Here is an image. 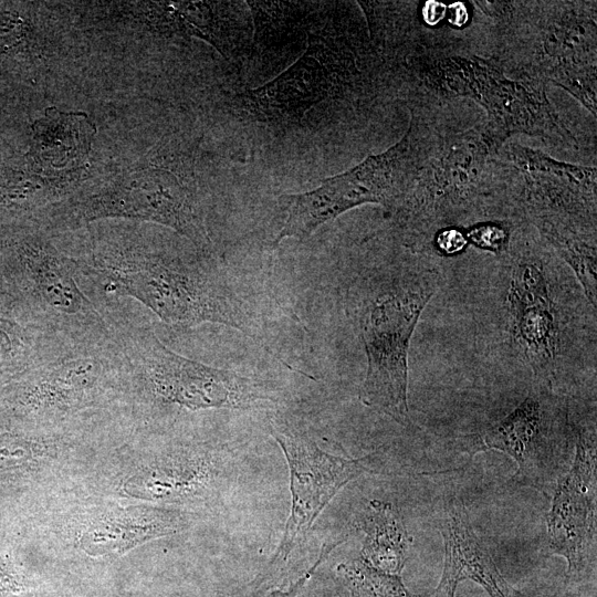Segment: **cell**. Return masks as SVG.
I'll list each match as a JSON object with an SVG mask.
<instances>
[{"label":"cell","mask_w":597,"mask_h":597,"mask_svg":"<svg viewBox=\"0 0 597 597\" xmlns=\"http://www.w3.org/2000/svg\"><path fill=\"white\" fill-rule=\"evenodd\" d=\"M73 256L85 292L103 308L132 297L171 326L221 324L250 334L252 317L214 254L151 244L136 232L92 237Z\"/></svg>","instance_id":"obj_1"},{"label":"cell","mask_w":597,"mask_h":597,"mask_svg":"<svg viewBox=\"0 0 597 597\" xmlns=\"http://www.w3.org/2000/svg\"><path fill=\"white\" fill-rule=\"evenodd\" d=\"M442 283L441 273L421 263L366 270L349 284L346 313L367 358L360 401L401 426L409 423L408 350L426 305Z\"/></svg>","instance_id":"obj_2"},{"label":"cell","mask_w":597,"mask_h":597,"mask_svg":"<svg viewBox=\"0 0 597 597\" xmlns=\"http://www.w3.org/2000/svg\"><path fill=\"white\" fill-rule=\"evenodd\" d=\"M116 339L126 364L127 391L156 407L249 409L272 399L252 378L171 350L149 326L117 320Z\"/></svg>","instance_id":"obj_3"},{"label":"cell","mask_w":597,"mask_h":597,"mask_svg":"<svg viewBox=\"0 0 597 597\" xmlns=\"http://www.w3.org/2000/svg\"><path fill=\"white\" fill-rule=\"evenodd\" d=\"M502 254L504 331L511 349L533 380L554 386L565 359L568 317L549 272L553 258L534 238L510 237Z\"/></svg>","instance_id":"obj_4"},{"label":"cell","mask_w":597,"mask_h":597,"mask_svg":"<svg viewBox=\"0 0 597 597\" xmlns=\"http://www.w3.org/2000/svg\"><path fill=\"white\" fill-rule=\"evenodd\" d=\"M425 128L412 123L406 135L379 155L325 179L314 190L286 196V218L276 241L303 240L320 226L364 203L396 211L432 154Z\"/></svg>","instance_id":"obj_5"},{"label":"cell","mask_w":597,"mask_h":597,"mask_svg":"<svg viewBox=\"0 0 597 597\" xmlns=\"http://www.w3.org/2000/svg\"><path fill=\"white\" fill-rule=\"evenodd\" d=\"M427 74L441 95L468 97L483 107L488 121L482 130L494 154L514 134L576 145L536 78H510L494 64L475 56L439 60Z\"/></svg>","instance_id":"obj_6"},{"label":"cell","mask_w":597,"mask_h":597,"mask_svg":"<svg viewBox=\"0 0 597 597\" xmlns=\"http://www.w3.org/2000/svg\"><path fill=\"white\" fill-rule=\"evenodd\" d=\"M105 218L158 223L185 237L197 250L214 254L199 200L169 170L145 168L123 174L63 201L48 213V230Z\"/></svg>","instance_id":"obj_7"},{"label":"cell","mask_w":597,"mask_h":597,"mask_svg":"<svg viewBox=\"0 0 597 597\" xmlns=\"http://www.w3.org/2000/svg\"><path fill=\"white\" fill-rule=\"evenodd\" d=\"M18 406L56 422L109 404L127 391V370L116 335L102 343L56 342L23 374Z\"/></svg>","instance_id":"obj_8"},{"label":"cell","mask_w":597,"mask_h":597,"mask_svg":"<svg viewBox=\"0 0 597 597\" xmlns=\"http://www.w3.org/2000/svg\"><path fill=\"white\" fill-rule=\"evenodd\" d=\"M15 275L27 302L28 322L67 343H102L116 335V318L83 289L73 256L42 233L15 249Z\"/></svg>","instance_id":"obj_9"},{"label":"cell","mask_w":597,"mask_h":597,"mask_svg":"<svg viewBox=\"0 0 597 597\" xmlns=\"http://www.w3.org/2000/svg\"><path fill=\"white\" fill-rule=\"evenodd\" d=\"M569 406L554 386L533 380L526 397L481 432L461 436L459 449L470 457L499 450L517 464L513 479L522 485L553 491L564 474L570 441Z\"/></svg>","instance_id":"obj_10"},{"label":"cell","mask_w":597,"mask_h":597,"mask_svg":"<svg viewBox=\"0 0 597 597\" xmlns=\"http://www.w3.org/2000/svg\"><path fill=\"white\" fill-rule=\"evenodd\" d=\"M492 154L482 128L434 148L396 210L411 241L427 239L478 210L485 190L483 172Z\"/></svg>","instance_id":"obj_11"},{"label":"cell","mask_w":597,"mask_h":597,"mask_svg":"<svg viewBox=\"0 0 597 597\" xmlns=\"http://www.w3.org/2000/svg\"><path fill=\"white\" fill-rule=\"evenodd\" d=\"M272 434L289 464L292 501L282 541L260 578V586L280 576L325 506L348 482L373 472L374 459L373 454L357 459L337 457L321 450L305 436L279 428H273Z\"/></svg>","instance_id":"obj_12"},{"label":"cell","mask_w":597,"mask_h":597,"mask_svg":"<svg viewBox=\"0 0 597 597\" xmlns=\"http://www.w3.org/2000/svg\"><path fill=\"white\" fill-rule=\"evenodd\" d=\"M505 157L520 174L517 199L531 223L546 221L596 232V168L555 160L510 144Z\"/></svg>","instance_id":"obj_13"},{"label":"cell","mask_w":597,"mask_h":597,"mask_svg":"<svg viewBox=\"0 0 597 597\" xmlns=\"http://www.w3.org/2000/svg\"><path fill=\"white\" fill-rule=\"evenodd\" d=\"M546 516L548 547L567 561V574H579L596 538V430L579 427L575 457L555 488Z\"/></svg>","instance_id":"obj_14"},{"label":"cell","mask_w":597,"mask_h":597,"mask_svg":"<svg viewBox=\"0 0 597 597\" xmlns=\"http://www.w3.org/2000/svg\"><path fill=\"white\" fill-rule=\"evenodd\" d=\"M543 76L573 94L596 116V31L591 14L563 10L543 29L536 57Z\"/></svg>","instance_id":"obj_15"},{"label":"cell","mask_w":597,"mask_h":597,"mask_svg":"<svg viewBox=\"0 0 597 597\" xmlns=\"http://www.w3.org/2000/svg\"><path fill=\"white\" fill-rule=\"evenodd\" d=\"M334 63L323 45L314 44L272 82L244 95L245 105L271 121H296L336 84Z\"/></svg>","instance_id":"obj_16"},{"label":"cell","mask_w":597,"mask_h":597,"mask_svg":"<svg viewBox=\"0 0 597 597\" xmlns=\"http://www.w3.org/2000/svg\"><path fill=\"white\" fill-rule=\"evenodd\" d=\"M185 519L161 509H118L95 519L83 533L80 545L93 556L121 555L149 540L176 533Z\"/></svg>","instance_id":"obj_17"},{"label":"cell","mask_w":597,"mask_h":597,"mask_svg":"<svg viewBox=\"0 0 597 597\" xmlns=\"http://www.w3.org/2000/svg\"><path fill=\"white\" fill-rule=\"evenodd\" d=\"M441 533L444 541L442 574L458 583L464 579L473 580L482 586L490 597H515L488 548L475 535L467 510L458 500H452L447 505Z\"/></svg>","instance_id":"obj_18"},{"label":"cell","mask_w":597,"mask_h":597,"mask_svg":"<svg viewBox=\"0 0 597 597\" xmlns=\"http://www.w3.org/2000/svg\"><path fill=\"white\" fill-rule=\"evenodd\" d=\"M30 155L48 172L71 171L88 157L96 128L83 112L45 109L32 126Z\"/></svg>","instance_id":"obj_19"},{"label":"cell","mask_w":597,"mask_h":597,"mask_svg":"<svg viewBox=\"0 0 597 597\" xmlns=\"http://www.w3.org/2000/svg\"><path fill=\"white\" fill-rule=\"evenodd\" d=\"M359 528L364 533L360 558L377 569L400 575L412 537L398 509L391 503L371 500L362 514Z\"/></svg>","instance_id":"obj_20"},{"label":"cell","mask_w":597,"mask_h":597,"mask_svg":"<svg viewBox=\"0 0 597 597\" xmlns=\"http://www.w3.org/2000/svg\"><path fill=\"white\" fill-rule=\"evenodd\" d=\"M551 249L574 271L589 304H597L596 232L564 224L536 222L533 224Z\"/></svg>","instance_id":"obj_21"},{"label":"cell","mask_w":597,"mask_h":597,"mask_svg":"<svg viewBox=\"0 0 597 597\" xmlns=\"http://www.w3.org/2000/svg\"><path fill=\"white\" fill-rule=\"evenodd\" d=\"M168 17L179 21L188 30L209 43L222 55L232 51L231 33L227 15L221 14L226 6L221 2H161Z\"/></svg>","instance_id":"obj_22"},{"label":"cell","mask_w":597,"mask_h":597,"mask_svg":"<svg viewBox=\"0 0 597 597\" xmlns=\"http://www.w3.org/2000/svg\"><path fill=\"white\" fill-rule=\"evenodd\" d=\"M336 572L352 597H416L400 575L377 569L360 557L341 563Z\"/></svg>","instance_id":"obj_23"},{"label":"cell","mask_w":597,"mask_h":597,"mask_svg":"<svg viewBox=\"0 0 597 597\" xmlns=\"http://www.w3.org/2000/svg\"><path fill=\"white\" fill-rule=\"evenodd\" d=\"M464 234L468 242L499 254L506 250L511 237L503 226L495 223H479L470 228Z\"/></svg>","instance_id":"obj_24"},{"label":"cell","mask_w":597,"mask_h":597,"mask_svg":"<svg viewBox=\"0 0 597 597\" xmlns=\"http://www.w3.org/2000/svg\"><path fill=\"white\" fill-rule=\"evenodd\" d=\"M41 446V442L18 438H0V467L22 462L28 457H32Z\"/></svg>","instance_id":"obj_25"},{"label":"cell","mask_w":597,"mask_h":597,"mask_svg":"<svg viewBox=\"0 0 597 597\" xmlns=\"http://www.w3.org/2000/svg\"><path fill=\"white\" fill-rule=\"evenodd\" d=\"M464 232L457 228H443L436 233L434 245L442 254H457L468 245Z\"/></svg>","instance_id":"obj_26"},{"label":"cell","mask_w":597,"mask_h":597,"mask_svg":"<svg viewBox=\"0 0 597 597\" xmlns=\"http://www.w3.org/2000/svg\"><path fill=\"white\" fill-rule=\"evenodd\" d=\"M23 588L22 578L0 558V596L19 593Z\"/></svg>","instance_id":"obj_27"},{"label":"cell","mask_w":597,"mask_h":597,"mask_svg":"<svg viewBox=\"0 0 597 597\" xmlns=\"http://www.w3.org/2000/svg\"><path fill=\"white\" fill-rule=\"evenodd\" d=\"M331 551H332L331 546L324 547L322 549L316 563L290 589H287V590H275L272 594H270L268 597H296V595L303 588L305 583L310 579V577L312 576L314 570L317 568V566L323 562V559L328 555V553Z\"/></svg>","instance_id":"obj_28"},{"label":"cell","mask_w":597,"mask_h":597,"mask_svg":"<svg viewBox=\"0 0 597 597\" xmlns=\"http://www.w3.org/2000/svg\"><path fill=\"white\" fill-rule=\"evenodd\" d=\"M458 584L453 578L442 574L433 597H454Z\"/></svg>","instance_id":"obj_29"},{"label":"cell","mask_w":597,"mask_h":597,"mask_svg":"<svg viewBox=\"0 0 597 597\" xmlns=\"http://www.w3.org/2000/svg\"><path fill=\"white\" fill-rule=\"evenodd\" d=\"M446 11V6L438 2H427L426 8L423 9L425 19L427 22H437L441 19Z\"/></svg>","instance_id":"obj_30"}]
</instances>
